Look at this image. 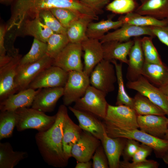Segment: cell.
<instances>
[{
  "instance_id": "6da1fadb",
  "label": "cell",
  "mask_w": 168,
  "mask_h": 168,
  "mask_svg": "<svg viewBox=\"0 0 168 168\" xmlns=\"http://www.w3.org/2000/svg\"><path fill=\"white\" fill-rule=\"evenodd\" d=\"M68 114L66 106L59 107L56 119L53 125L47 130L38 132L35 136L38 150L44 161L48 165L57 168L66 167L69 158L63 150V138L65 119Z\"/></svg>"
},
{
  "instance_id": "7a4b0ae2",
  "label": "cell",
  "mask_w": 168,
  "mask_h": 168,
  "mask_svg": "<svg viewBox=\"0 0 168 168\" xmlns=\"http://www.w3.org/2000/svg\"><path fill=\"white\" fill-rule=\"evenodd\" d=\"M103 120L106 132L110 137L132 139L141 142L151 147L156 155L161 157L168 149V140L153 136L138 128L124 127Z\"/></svg>"
},
{
  "instance_id": "3957f363",
  "label": "cell",
  "mask_w": 168,
  "mask_h": 168,
  "mask_svg": "<svg viewBox=\"0 0 168 168\" xmlns=\"http://www.w3.org/2000/svg\"><path fill=\"white\" fill-rule=\"evenodd\" d=\"M17 115L16 127L18 132L33 129L38 132L45 131L54 124L56 115L49 116L32 108H20L15 111Z\"/></svg>"
},
{
  "instance_id": "277c9868",
  "label": "cell",
  "mask_w": 168,
  "mask_h": 168,
  "mask_svg": "<svg viewBox=\"0 0 168 168\" xmlns=\"http://www.w3.org/2000/svg\"><path fill=\"white\" fill-rule=\"evenodd\" d=\"M106 95L90 85L84 95L75 102L73 107L91 113L104 120L108 104L105 99Z\"/></svg>"
},
{
  "instance_id": "5b68a950",
  "label": "cell",
  "mask_w": 168,
  "mask_h": 168,
  "mask_svg": "<svg viewBox=\"0 0 168 168\" xmlns=\"http://www.w3.org/2000/svg\"><path fill=\"white\" fill-rule=\"evenodd\" d=\"M90 75V84L94 87L106 94L114 90L117 78L114 66L110 61L103 59Z\"/></svg>"
},
{
  "instance_id": "8992f818",
  "label": "cell",
  "mask_w": 168,
  "mask_h": 168,
  "mask_svg": "<svg viewBox=\"0 0 168 168\" xmlns=\"http://www.w3.org/2000/svg\"><path fill=\"white\" fill-rule=\"evenodd\" d=\"M90 85L89 76L83 71L68 72V77L63 87V100L67 106L82 97Z\"/></svg>"
},
{
  "instance_id": "52a82bcc",
  "label": "cell",
  "mask_w": 168,
  "mask_h": 168,
  "mask_svg": "<svg viewBox=\"0 0 168 168\" xmlns=\"http://www.w3.org/2000/svg\"><path fill=\"white\" fill-rule=\"evenodd\" d=\"M54 59L47 54L35 62L19 65L17 67L15 82L18 92L28 88L29 86L42 71L53 65Z\"/></svg>"
},
{
  "instance_id": "ba28073f",
  "label": "cell",
  "mask_w": 168,
  "mask_h": 168,
  "mask_svg": "<svg viewBox=\"0 0 168 168\" xmlns=\"http://www.w3.org/2000/svg\"><path fill=\"white\" fill-rule=\"evenodd\" d=\"M82 51L81 43L69 42L54 59L53 65L68 72L83 71L81 60Z\"/></svg>"
},
{
  "instance_id": "9c48e42d",
  "label": "cell",
  "mask_w": 168,
  "mask_h": 168,
  "mask_svg": "<svg viewBox=\"0 0 168 168\" xmlns=\"http://www.w3.org/2000/svg\"><path fill=\"white\" fill-rule=\"evenodd\" d=\"M127 87L135 90L148 98L162 109L168 116V102L166 96L142 75L136 81H128Z\"/></svg>"
},
{
  "instance_id": "30bf717a",
  "label": "cell",
  "mask_w": 168,
  "mask_h": 168,
  "mask_svg": "<svg viewBox=\"0 0 168 168\" xmlns=\"http://www.w3.org/2000/svg\"><path fill=\"white\" fill-rule=\"evenodd\" d=\"M68 76V72L59 67L52 65L40 72L30 84L28 88L35 90L63 87Z\"/></svg>"
},
{
  "instance_id": "8fae6325",
  "label": "cell",
  "mask_w": 168,
  "mask_h": 168,
  "mask_svg": "<svg viewBox=\"0 0 168 168\" xmlns=\"http://www.w3.org/2000/svg\"><path fill=\"white\" fill-rule=\"evenodd\" d=\"M22 57V55L18 54L0 68V102L18 92L15 79L17 68Z\"/></svg>"
},
{
  "instance_id": "7c38bea8",
  "label": "cell",
  "mask_w": 168,
  "mask_h": 168,
  "mask_svg": "<svg viewBox=\"0 0 168 168\" xmlns=\"http://www.w3.org/2000/svg\"><path fill=\"white\" fill-rule=\"evenodd\" d=\"M101 143L100 140L91 133L82 131L79 139L72 147V157L77 162L90 161Z\"/></svg>"
},
{
  "instance_id": "4fadbf2b",
  "label": "cell",
  "mask_w": 168,
  "mask_h": 168,
  "mask_svg": "<svg viewBox=\"0 0 168 168\" xmlns=\"http://www.w3.org/2000/svg\"><path fill=\"white\" fill-rule=\"evenodd\" d=\"M137 115L134 110L128 106H113L108 104L104 120L124 127L138 128Z\"/></svg>"
},
{
  "instance_id": "5bb4252c",
  "label": "cell",
  "mask_w": 168,
  "mask_h": 168,
  "mask_svg": "<svg viewBox=\"0 0 168 168\" xmlns=\"http://www.w3.org/2000/svg\"><path fill=\"white\" fill-rule=\"evenodd\" d=\"M146 35L155 36L150 27H141L126 24L115 30L105 34L99 40L102 44L110 41L125 42L130 40L132 37H140Z\"/></svg>"
},
{
  "instance_id": "9a60e30c",
  "label": "cell",
  "mask_w": 168,
  "mask_h": 168,
  "mask_svg": "<svg viewBox=\"0 0 168 168\" xmlns=\"http://www.w3.org/2000/svg\"><path fill=\"white\" fill-rule=\"evenodd\" d=\"M81 44L84 52L83 71L90 76L95 66L104 59L102 44L99 40L88 38Z\"/></svg>"
},
{
  "instance_id": "2e32d148",
  "label": "cell",
  "mask_w": 168,
  "mask_h": 168,
  "mask_svg": "<svg viewBox=\"0 0 168 168\" xmlns=\"http://www.w3.org/2000/svg\"><path fill=\"white\" fill-rule=\"evenodd\" d=\"M63 94V87L41 88L35 96L31 108L45 113L51 112Z\"/></svg>"
},
{
  "instance_id": "e0dca14e",
  "label": "cell",
  "mask_w": 168,
  "mask_h": 168,
  "mask_svg": "<svg viewBox=\"0 0 168 168\" xmlns=\"http://www.w3.org/2000/svg\"><path fill=\"white\" fill-rule=\"evenodd\" d=\"M137 122L140 130L161 138H164L168 128V118L165 115H138Z\"/></svg>"
},
{
  "instance_id": "ac0fdd59",
  "label": "cell",
  "mask_w": 168,
  "mask_h": 168,
  "mask_svg": "<svg viewBox=\"0 0 168 168\" xmlns=\"http://www.w3.org/2000/svg\"><path fill=\"white\" fill-rule=\"evenodd\" d=\"M68 108L77 118L79 126L82 130L91 133L100 141L102 139L105 130L98 117L91 113L73 107L69 106Z\"/></svg>"
},
{
  "instance_id": "d6986e66",
  "label": "cell",
  "mask_w": 168,
  "mask_h": 168,
  "mask_svg": "<svg viewBox=\"0 0 168 168\" xmlns=\"http://www.w3.org/2000/svg\"><path fill=\"white\" fill-rule=\"evenodd\" d=\"M134 43L129 52L126 78L128 81L137 80L141 76L145 63L142 47L141 38L135 37Z\"/></svg>"
},
{
  "instance_id": "ffe728a7",
  "label": "cell",
  "mask_w": 168,
  "mask_h": 168,
  "mask_svg": "<svg viewBox=\"0 0 168 168\" xmlns=\"http://www.w3.org/2000/svg\"><path fill=\"white\" fill-rule=\"evenodd\" d=\"M40 89L35 90L28 88L11 95L0 102V111H15L21 108L31 106L35 96Z\"/></svg>"
},
{
  "instance_id": "44dd1931",
  "label": "cell",
  "mask_w": 168,
  "mask_h": 168,
  "mask_svg": "<svg viewBox=\"0 0 168 168\" xmlns=\"http://www.w3.org/2000/svg\"><path fill=\"white\" fill-rule=\"evenodd\" d=\"M17 30V34L20 35L31 36L45 43L54 33L43 22L39 16L25 20Z\"/></svg>"
},
{
  "instance_id": "7402d4cb",
  "label": "cell",
  "mask_w": 168,
  "mask_h": 168,
  "mask_svg": "<svg viewBox=\"0 0 168 168\" xmlns=\"http://www.w3.org/2000/svg\"><path fill=\"white\" fill-rule=\"evenodd\" d=\"M127 139L122 138H112L106 131L101 141L107 156L109 168H119L120 158L124 148Z\"/></svg>"
},
{
  "instance_id": "603a6c76",
  "label": "cell",
  "mask_w": 168,
  "mask_h": 168,
  "mask_svg": "<svg viewBox=\"0 0 168 168\" xmlns=\"http://www.w3.org/2000/svg\"><path fill=\"white\" fill-rule=\"evenodd\" d=\"M133 43V40H130L125 42L113 41L102 44L104 59L110 62L118 60L128 64L127 56Z\"/></svg>"
},
{
  "instance_id": "cb8c5ba5",
  "label": "cell",
  "mask_w": 168,
  "mask_h": 168,
  "mask_svg": "<svg viewBox=\"0 0 168 168\" xmlns=\"http://www.w3.org/2000/svg\"><path fill=\"white\" fill-rule=\"evenodd\" d=\"M141 3L134 11L159 20L168 18V0H140Z\"/></svg>"
},
{
  "instance_id": "d4e9b609",
  "label": "cell",
  "mask_w": 168,
  "mask_h": 168,
  "mask_svg": "<svg viewBox=\"0 0 168 168\" xmlns=\"http://www.w3.org/2000/svg\"><path fill=\"white\" fill-rule=\"evenodd\" d=\"M82 130L79 125L73 121L68 114L64 123L63 145L64 152L69 159L72 157V147L79 139Z\"/></svg>"
},
{
  "instance_id": "484cf974",
  "label": "cell",
  "mask_w": 168,
  "mask_h": 168,
  "mask_svg": "<svg viewBox=\"0 0 168 168\" xmlns=\"http://www.w3.org/2000/svg\"><path fill=\"white\" fill-rule=\"evenodd\" d=\"M142 75L151 83L159 87L168 80V68L163 64L145 61Z\"/></svg>"
},
{
  "instance_id": "4316f807",
  "label": "cell",
  "mask_w": 168,
  "mask_h": 168,
  "mask_svg": "<svg viewBox=\"0 0 168 168\" xmlns=\"http://www.w3.org/2000/svg\"><path fill=\"white\" fill-rule=\"evenodd\" d=\"M26 152L13 151L8 142L0 143V168H13L26 158Z\"/></svg>"
},
{
  "instance_id": "83f0119b",
  "label": "cell",
  "mask_w": 168,
  "mask_h": 168,
  "mask_svg": "<svg viewBox=\"0 0 168 168\" xmlns=\"http://www.w3.org/2000/svg\"><path fill=\"white\" fill-rule=\"evenodd\" d=\"M123 24L141 27L163 26L168 25L166 19L159 20L153 17L142 15L134 12L121 16L118 19Z\"/></svg>"
},
{
  "instance_id": "f1b7e54d",
  "label": "cell",
  "mask_w": 168,
  "mask_h": 168,
  "mask_svg": "<svg viewBox=\"0 0 168 168\" xmlns=\"http://www.w3.org/2000/svg\"><path fill=\"white\" fill-rule=\"evenodd\" d=\"M123 24L121 21H114L112 18L96 22L91 21L88 25L86 35L88 38L99 40L109 30L118 29Z\"/></svg>"
},
{
  "instance_id": "f546056e",
  "label": "cell",
  "mask_w": 168,
  "mask_h": 168,
  "mask_svg": "<svg viewBox=\"0 0 168 168\" xmlns=\"http://www.w3.org/2000/svg\"><path fill=\"white\" fill-rule=\"evenodd\" d=\"M93 20L88 16H82L66 29V34L69 42L81 43L88 37L86 32L89 23Z\"/></svg>"
},
{
  "instance_id": "4dcf8cb0",
  "label": "cell",
  "mask_w": 168,
  "mask_h": 168,
  "mask_svg": "<svg viewBox=\"0 0 168 168\" xmlns=\"http://www.w3.org/2000/svg\"><path fill=\"white\" fill-rule=\"evenodd\" d=\"M133 109L137 115L164 116L165 112L148 98L138 92L133 98Z\"/></svg>"
},
{
  "instance_id": "1f68e13d",
  "label": "cell",
  "mask_w": 168,
  "mask_h": 168,
  "mask_svg": "<svg viewBox=\"0 0 168 168\" xmlns=\"http://www.w3.org/2000/svg\"><path fill=\"white\" fill-rule=\"evenodd\" d=\"M111 62L113 64L115 68L118 85L116 105H124L133 109V98L128 95L125 88L122 73V63H119L115 60Z\"/></svg>"
},
{
  "instance_id": "d6a6232c",
  "label": "cell",
  "mask_w": 168,
  "mask_h": 168,
  "mask_svg": "<svg viewBox=\"0 0 168 168\" xmlns=\"http://www.w3.org/2000/svg\"><path fill=\"white\" fill-rule=\"evenodd\" d=\"M17 122L15 111L6 110L0 113V140L11 137Z\"/></svg>"
},
{
  "instance_id": "836d02e7",
  "label": "cell",
  "mask_w": 168,
  "mask_h": 168,
  "mask_svg": "<svg viewBox=\"0 0 168 168\" xmlns=\"http://www.w3.org/2000/svg\"><path fill=\"white\" fill-rule=\"evenodd\" d=\"M47 49V43L34 38L30 51L22 57L19 65L33 63L38 61L46 54Z\"/></svg>"
},
{
  "instance_id": "e575fe53",
  "label": "cell",
  "mask_w": 168,
  "mask_h": 168,
  "mask_svg": "<svg viewBox=\"0 0 168 168\" xmlns=\"http://www.w3.org/2000/svg\"><path fill=\"white\" fill-rule=\"evenodd\" d=\"M69 43L66 34L53 33L47 43L46 54L54 59Z\"/></svg>"
},
{
  "instance_id": "d590c367",
  "label": "cell",
  "mask_w": 168,
  "mask_h": 168,
  "mask_svg": "<svg viewBox=\"0 0 168 168\" xmlns=\"http://www.w3.org/2000/svg\"><path fill=\"white\" fill-rule=\"evenodd\" d=\"M153 37L145 36L141 38L142 47L145 62L160 64H163L158 52L153 44Z\"/></svg>"
},
{
  "instance_id": "8d00e7d4",
  "label": "cell",
  "mask_w": 168,
  "mask_h": 168,
  "mask_svg": "<svg viewBox=\"0 0 168 168\" xmlns=\"http://www.w3.org/2000/svg\"><path fill=\"white\" fill-rule=\"evenodd\" d=\"M50 10L62 26L66 29L79 18L85 16L67 8L56 7Z\"/></svg>"
},
{
  "instance_id": "74e56055",
  "label": "cell",
  "mask_w": 168,
  "mask_h": 168,
  "mask_svg": "<svg viewBox=\"0 0 168 168\" xmlns=\"http://www.w3.org/2000/svg\"><path fill=\"white\" fill-rule=\"evenodd\" d=\"M138 6L135 0H114L106 6V9L116 14H126L135 11Z\"/></svg>"
},
{
  "instance_id": "f35d334b",
  "label": "cell",
  "mask_w": 168,
  "mask_h": 168,
  "mask_svg": "<svg viewBox=\"0 0 168 168\" xmlns=\"http://www.w3.org/2000/svg\"><path fill=\"white\" fill-rule=\"evenodd\" d=\"M39 16L43 22L54 33L66 34V29L62 26L49 9L41 11Z\"/></svg>"
},
{
  "instance_id": "ab89813d",
  "label": "cell",
  "mask_w": 168,
  "mask_h": 168,
  "mask_svg": "<svg viewBox=\"0 0 168 168\" xmlns=\"http://www.w3.org/2000/svg\"><path fill=\"white\" fill-rule=\"evenodd\" d=\"M93 168H109L108 161L102 145L96 149L92 157Z\"/></svg>"
},
{
  "instance_id": "60d3db41",
  "label": "cell",
  "mask_w": 168,
  "mask_h": 168,
  "mask_svg": "<svg viewBox=\"0 0 168 168\" xmlns=\"http://www.w3.org/2000/svg\"><path fill=\"white\" fill-rule=\"evenodd\" d=\"M7 29L6 26L1 25L0 26V68L8 63L12 57L8 56L5 46V37Z\"/></svg>"
},
{
  "instance_id": "b9f144b4",
  "label": "cell",
  "mask_w": 168,
  "mask_h": 168,
  "mask_svg": "<svg viewBox=\"0 0 168 168\" xmlns=\"http://www.w3.org/2000/svg\"><path fill=\"white\" fill-rule=\"evenodd\" d=\"M159 164L153 160H146L144 161L129 162L128 161H120L119 168H157Z\"/></svg>"
},
{
  "instance_id": "7bdbcfd3",
  "label": "cell",
  "mask_w": 168,
  "mask_h": 168,
  "mask_svg": "<svg viewBox=\"0 0 168 168\" xmlns=\"http://www.w3.org/2000/svg\"><path fill=\"white\" fill-rule=\"evenodd\" d=\"M140 145L139 142L137 141L127 139L122 154L124 160L128 161L132 159L138 150Z\"/></svg>"
},
{
  "instance_id": "ee69618b",
  "label": "cell",
  "mask_w": 168,
  "mask_h": 168,
  "mask_svg": "<svg viewBox=\"0 0 168 168\" xmlns=\"http://www.w3.org/2000/svg\"><path fill=\"white\" fill-rule=\"evenodd\" d=\"M152 150L153 149L150 147L142 143L132 157V161L137 162L147 160V158L151 154Z\"/></svg>"
},
{
  "instance_id": "f6af8a7d",
  "label": "cell",
  "mask_w": 168,
  "mask_h": 168,
  "mask_svg": "<svg viewBox=\"0 0 168 168\" xmlns=\"http://www.w3.org/2000/svg\"><path fill=\"white\" fill-rule=\"evenodd\" d=\"M149 27L154 36L168 47V25L163 26Z\"/></svg>"
},
{
  "instance_id": "bcb514c9",
  "label": "cell",
  "mask_w": 168,
  "mask_h": 168,
  "mask_svg": "<svg viewBox=\"0 0 168 168\" xmlns=\"http://www.w3.org/2000/svg\"><path fill=\"white\" fill-rule=\"evenodd\" d=\"M94 8L98 14L101 13L102 8L109 3L110 0H80Z\"/></svg>"
},
{
  "instance_id": "7dc6e473",
  "label": "cell",
  "mask_w": 168,
  "mask_h": 168,
  "mask_svg": "<svg viewBox=\"0 0 168 168\" xmlns=\"http://www.w3.org/2000/svg\"><path fill=\"white\" fill-rule=\"evenodd\" d=\"M92 163L89 161H87L77 162L75 168H91L92 167Z\"/></svg>"
},
{
  "instance_id": "c3c4849f",
  "label": "cell",
  "mask_w": 168,
  "mask_h": 168,
  "mask_svg": "<svg viewBox=\"0 0 168 168\" xmlns=\"http://www.w3.org/2000/svg\"><path fill=\"white\" fill-rule=\"evenodd\" d=\"M159 88L166 96H168V80L164 85Z\"/></svg>"
},
{
  "instance_id": "681fc988",
  "label": "cell",
  "mask_w": 168,
  "mask_h": 168,
  "mask_svg": "<svg viewBox=\"0 0 168 168\" xmlns=\"http://www.w3.org/2000/svg\"><path fill=\"white\" fill-rule=\"evenodd\" d=\"M161 158L164 162L165 163L168 164V149L164 153Z\"/></svg>"
},
{
  "instance_id": "f907efd6",
  "label": "cell",
  "mask_w": 168,
  "mask_h": 168,
  "mask_svg": "<svg viewBox=\"0 0 168 168\" xmlns=\"http://www.w3.org/2000/svg\"><path fill=\"white\" fill-rule=\"evenodd\" d=\"M13 0H0V2L2 3H7L10 2Z\"/></svg>"
},
{
  "instance_id": "816d5d0a",
  "label": "cell",
  "mask_w": 168,
  "mask_h": 168,
  "mask_svg": "<svg viewBox=\"0 0 168 168\" xmlns=\"http://www.w3.org/2000/svg\"><path fill=\"white\" fill-rule=\"evenodd\" d=\"M164 139L168 140V128L164 137Z\"/></svg>"
},
{
  "instance_id": "f5cc1de1",
  "label": "cell",
  "mask_w": 168,
  "mask_h": 168,
  "mask_svg": "<svg viewBox=\"0 0 168 168\" xmlns=\"http://www.w3.org/2000/svg\"><path fill=\"white\" fill-rule=\"evenodd\" d=\"M167 22V23H168V18L167 19H166Z\"/></svg>"
},
{
  "instance_id": "db71d44e",
  "label": "cell",
  "mask_w": 168,
  "mask_h": 168,
  "mask_svg": "<svg viewBox=\"0 0 168 168\" xmlns=\"http://www.w3.org/2000/svg\"><path fill=\"white\" fill-rule=\"evenodd\" d=\"M167 100L168 102V96H167Z\"/></svg>"
}]
</instances>
